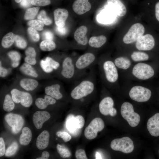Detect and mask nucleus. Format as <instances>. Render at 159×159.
<instances>
[{
    "label": "nucleus",
    "mask_w": 159,
    "mask_h": 159,
    "mask_svg": "<svg viewBox=\"0 0 159 159\" xmlns=\"http://www.w3.org/2000/svg\"><path fill=\"white\" fill-rule=\"evenodd\" d=\"M74 82L70 96L75 100H83L82 98L92 94L96 87L95 75L92 69Z\"/></svg>",
    "instance_id": "obj_1"
},
{
    "label": "nucleus",
    "mask_w": 159,
    "mask_h": 159,
    "mask_svg": "<svg viewBox=\"0 0 159 159\" xmlns=\"http://www.w3.org/2000/svg\"><path fill=\"white\" fill-rule=\"evenodd\" d=\"M95 55L90 52H87L75 59L74 65L78 80L86 74V71L96 63Z\"/></svg>",
    "instance_id": "obj_2"
},
{
    "label": "nucleus",
    "mask_w": 159,
    "mask_h": 159,
    "mask_svg": "<svg viewBox=\"0 0 159 159\" xmlns=\"http://www.w3.org/2000/svg\"><path fill=\"white\" fill-rule=\"evenodd\" d=\"M75 59L67 56L61 62L59 74L65 80L72 82L78 80L77 74L74 65Z\"/></svg>",
    "instance_id": "obj_3"
},
{
    "label": "nucleus",
    "mask_w": 159,
    "mask_h": 159,
    "mask_svg": "<svg viewBox=\"0 0 159 159\" xmlns=\"http://www.w3.org/2000/svg\"><path fill=\"white\" fill-rule=\"evenodd\" d=\"M121 113L122 117L132 127L137 126L140 120V116L134 112L133 106L130 103L124 102L121 107Z\"/></svg>",
    "instance_id": "obj_4"
},
{
    "label": "nucleus",
    "mask_w": 159,
    "mask_h": 159,
    "mask_svg": "<svg viewBox=\"0 0 159 159\" xmlns=\"http://www.w3.org/2000/svg\"><path fill=\"white\" fill-rule=\"evenodd\" d=\"M110 147L114 150L121 151L125 153H131L134 149L132 141L127 137L114 139L111 143Z\"/></svg>",
    "instance_id": "obj_5"
},
{
    "label": "nucleus",
    "mask_w": 159,
    "mask_h": 159,
    "mask_svg": "<svg viewBox=\"0 0 159 159\" xmlns=\"http://www.w3.org/2000/svg\"><path fill=\"white\" fill-rule=\"evenodd\" d=\"M105 124L103 120L100 118L96 117L93 119L84 131V135L86 138L92 140L96 137L97 133L104 129Z\"/></svg>",
    "instance_id": "obj_6"
},
{
    "label": "nucleus",
    "mask_w": 159,
    "mask_h": 159,
    "mask_svg": "<svg viewBox=\"0 0 159 159\" xmlns=\"http://www.w3.org/2000/svg\"><path fill=\"white\" fill-rule=\"evenodd\" d=\"M133 74L138 79L142 80L148 79L154 75V71L150 65L144 63H138L134 67Z\"/></svg>",
    "instance_id": "obj_7"
},
{
    "label": "nucleus",
    "mask_w": 159,
    "mask_h": 159,
    "mask_svg": "<svg viewBox=\"0 0 159 159\" xmlns=\"http://www.w3.org/2000/svg\"><path fill=\"white\" fill-rule=\"evenodd\" d=\"M151 95V91L147 88L140 86L133 87L129 92V95L132 100L139 102L147 101Z\"/></svg>",
    "instance_id": "obj_8"
},
{
    "label": "nucleus",
    "mask_w": 159,
    "mask_h": 159,
    "mask_svg": "<svg viewBox=\"0 0 159 159\" xmlns=\"http://www.w3.org/2000/svg\"><path fill=\"white\" fill-rule=\"evenodd\" d=\"M144 32V27L142 24L135 23L130 28L124 37L123 41L124 43L126 44L133 43L143 35Z\"/></svg>",
    "instance_id": "obj_9"
},
{
    "label": "nucleus",
    "mask_w": 159,
    "mask_h": 159,
    "mask_svg": "<svg viewBox=\"0 0 159 159\" xmlns=\"http://www.w3.org/2000/svg\"><path fill=\"white\" fill-rule=\"evenodd\" d=\"M11 93L13 101L16 103H20L23 106L25 107H29L32 103V97L28 92L14 88L11 90Z\"/></svg>",
    "instance_id": "obj_10"
},
{
    "label": "nucleus",
    "mask_w": 159,
    "mask_h": 159,
    "mask_svg": "<svg viewBox=\"0 0 159 159\" xmlns=\"http://www.w3.org/2000/svg\"><path fill=\"white\" fill-rule=\"evenodd\" d=\"M114 62L108 60L103 62L102 67L106 80L109 82H115L118 78V73Z\"/></svg>",
    "instance_id": "obj_11"
},
{
    "label": "nucleus",
    "mask_w": 159,
    "mask_h": 159,
    "mask_svg": "<svg viewBox=\"0 0 159 159\" xmlns=\"http://www.w3.org/2000/svg\"><path fill=\"white\" fill-rule=\"evenodd\" d=\"M4 119L8 125L11 127L12 132L16 134L21 129L24 124L22 117L18 114L9 113L4 117Z\"/></svg>",
    "instance_id": "obj_12"
},
{
    "label": "nucleus",
    "mask_w": 159,
    "mask_h": 159,
    "mask_svg": "<svg viewBox=\"0 0 159 159\" xmlns=\"http://www.w3.org/2000/svg\"><path fill=\"white\" fill-rule=\"evenodd\" d=\"M155 45V39L152 34H147L140 37L136 41V47L139 50L147 51L152 49Z\"/></svg>",
    "instance_id": "obj_13"
},
{
    "label": "nucleus",
    "mask_w": 159,
    "mask_h": 159,
    "mask_svg": "<svg viewBox=\"0 0 159 159\" xmlns=\"http://www.w3.org/2000/svg\"><path fill=\"white\" fill-rule=\"evenodd\" d=\"M61 62H59L53 58L47 57L40 61V66L43 70L47 73H50L54 71L60 69Z\"/></svg>",
    "instance_id": "obj_14"
},
{
    "label": "nucleus",
    "mask_w": 159,
    "mask_h": 159,
    "mask_svg": "<svg viewBox=\"0 0 159 159\" xmlns=\"http://www.w3.org/2000/svg\"><path fill=\"white\" fill-rule=\"evenodd\" d=\"M147 126L148 130L151 135L159 136V113H156L148 120Z\"/></svg>",
    "instance_id": "obj_15"
},
{
    "label": "nucleus",
    "mask_w": 159,
    "mask_h": 159,
    "mask_svg": "<svg viewBox=\"0 0 159 159\" xmlns=\"http://www.w3.org/2000/svg\"><path fill=\"white\" fill-rule=\"evenodd\" d=\"M73 11L78 15H82L88 11L91 5L88 0H76L72 5Z\"/></svg>",
    "instance_id": "obj_16"
},
{
    "label": "nucleus",
    "mask_w": 159,
    "mask_h": 159,
    "mask_svg": "<svg viewBox=\"0 0 159 159\" xmlns=\"http://www.w3.org/2000/svg\"><path fill=\"white\" fill-rule=\"evenodd\" d=\"M50 115L46 111H37L34 114L32 120L33 123L38 129H40L43 123L48 120L50 117Z\"/></svg>",
    "instance_id": "obj_17"
},
{
    "label": "nucleus",
    "mask_w": 159,
    "mask_h": 159,
    "mask_svg": "<svg viewBox=\"0 0 159 159\" xmlns=\"http://www.w3.org/2000/svg\"><path fill=\"white\" fill-rule=\"evenodd\" d=\"M54 14L56 25L61 27H64L69 15L68 11L65 9L58 8L54 11Z\"/></svg>",
    "instance_id": "obj_18"
},
{
    "label": "nucleus",
    "mask_w": 159,
    "mask_h": 159,
    "mask_svg": "<svg viewBox=\"0 0 159 159\" xmlns=\"http://www.w3.org/2000/svg\"><path fill=\"white\" fill-rule=\"evenodd\" d=\"M107 3L113 11L119 16H123L126 14V7L120 0H107Z\"/></svg>",
    "instance_id": "obj_19"
},
{
    "label": "nucleus",
    "mask_w": 159,
    "mask_h": 159,
    "mask_svg": "<svg viewBox=\"0 0 159 159\" xmlns=\"http://www.w3.org/2000/svg\"><path fill=\"white\" fill-rule=\"evenodd\" d=\"M62 86L59 83L53 84L46 87L44 89L46 95H48L56 100L62 99L63 96L61 92Z\"/></svg>",
    "instance_id": "obj_20"
},
{
    "label": "nucleus",
    "mask_w": 159,
    "mask_h": 159,
    "mask_svg": "<svg viewBox=\"0 0 159 159\" xmlns=\"http://www.w3.org/2000/svg\"><path fill=\"white\" fill-rule=\"evenodd\" d=\"M87 28L82 25L78 27L74 34V38L78 44L82 46L86 45L88 43V39L86 35Z\"/></svg>",
    "instance_id": "obj_21"
},
{
    "label": "nucleus",
    "mask_w": 159,
    "mask_h": 159,
    "mask_svg": "<svg viewBox=\"0 0 159 159\" xmlns=\"http://www.w3.org/2000/svg\"><path fill=\"white\" fill-rule=\"evenodd\" d=\"M114 104L113 100L110 97H107L103 98L99 104L100 112L104 115H109L110 111L113 107Z\"/></svg>",
    "instance_id": "obj_22"
},
{
    "label": "nucleus",
    "mask_w": 159,
    "mask_h": 159,
    "mask_svg": "<svg viewBox=\"0 0 159 159\" xmlns=\"http://www.w3.org/2000/svg\"><path fill=\"white\" fill-rule=\"evenodd\" d=\"M49 134L46 130L43 131L37 137L36 145L37 148L41 150L46 148L49 143Z\"/></svg>",
    "instance_id": "obj_23"
},
{
    "label": "nucleus",
    "mask_w": 159,
    "mask_h": 159,
    "mask_svg": "<svg viewBox=\"0 0 159 159\" xmlns=\"http://www.w3.org/2000/svg\"><path fill=\"white\" fill-rule=\"evenodd\" d=\"M19 85L24 90L27 91H32L36 89L39 83L36 80L31 78H24L20 81Z\"/></svg>",
    "instance_id": "obj_24"
},
{
    "label": "nucleus",
    "mask_w": 159,
    "mask_h": 159,
    "mask_svg": "<svg viewBox=\"0 0 159 159\" xmlns=\"http://www.w3.org/2000/svg\"><path fill=\"white\" fill-rule=\"evenodd\" d=\"M56 102V100L46 95L44 98H38L37 99L35 104L38 108L43 109L46 108L48 105H54Z\"/></svg>",
    "instance_id": "obj_25"
},
{
    "label": "nucleus",
    "mask_w": 159,
    "mask_h": 159,
    "mask_svg": "<svg viewBox=\"0 0 159 159\" xmlns=\"http://www.w3.org/2000/svg\"><path fill=\"white\" fill-rule=\"evenodd\" d=\"M107 38L104 35L93 36L89 39L88 43L92 47L98 48L102 47L106 42Z\"/></svg>",
    "instance_id": "obj_26"
},
{
    "label": "nucleus",
    "mask_w": 159,
    "mask_h": 159,
    "mask_svg": "<svg viewBox=\"0 0 159 159\" xmlns=\"http://www.w3.org/2000/svg\"><path fill=\"white\" fill-rule=\"evenodd\" d=\"M32 66L25 62L20 66L19 70L25 75L34 78H37L38 76V74Z\"/></svg>",
    "instance_id": "obj_27"
},
{
    "label": "nucleus",
    "mask_w": 159,
    "mask_h": 159,
    "mask_svg": "<svg viewBox=\"0 0 159 159\" xmlns=\"http://www.w3.org/2000/svg\"><path fill=\"white\" fill-rule=\"evenodd\" d=\"M32 133L30 129L27 127L22 129V133L20 136L19 142L22 145H26L31 141L32 138Z\"/></svg>",
    "instance_id": "obj_28"
},
{
    "label": "nucleus",
    "mask_w": 159,
    "mask_h": 159,
    "mask_svg": "<svg viewBox=\"0 0 159 159\" xmlns=\"http://www.w3.org/2000/svg\"><path fill=\"white\" fill-rule=\"evenodd\" d=\"M25 62L32 65H35L37 63L36 53L34 49L32 47H29L25 51Z\"/></svg>",
    "instance_id": "obj_29"
},
{
    "label": "nucleus",
    "mask_w": 159,
    "mask_h": 159,
    "mask_svg": "<svg viewBox=\"0 0 159 159\" xmlns=\"http://www.w3.org/2000/svg\"><path fill=\"white\" fill-rule=\"evenodd\" d=\"M114 62L118 68L124 69H126L129 68L131 64L129 59L123 57H120L116 58Z\"/></svg>",
    "instance_id": "obj_30"
},
{
    "label": "nucleus",
    "mask_w": 159,
    "mask_h": 159,
    "mask_svg": "<svg viewBox=\"0 0 159 159\" xmlns=\"http://www.w3.org/2000/svg\"><path fill=\"white\" fill-rule=\"evenodd\" d=\"M16 35L12 32H9L5 35L3 38L1 45L4 48L10 47L15 42Z\"/></svg>",
    "instance_id": "obj_31"
},
{
    "label": "nucleus",
    "mask_w": 159,
    "mask_h": 159,
    "mask_svg": "<svg viewBox=\"0 0 159 159\" xmlns=\"http://www.w3.org/2000/svg\"><path fill=\"white\" fill-rule=\"evenodd\" d=\"M8 55L11 61V65L14 68L17 67L19 65L21 59L20 54L16 51H11L8 53Z\"/></svg>",
    "instance_id": "obj_32"
},
{
    "label": "nucleus",
    "mask_w": 159,
    "mask_h": 159,
    "mask_svg": "<svg viewBox=\"0 0 159 159\" xmlns=\"http://www.w3.org/2000/svg\"><path fill=\"white\" fill-rule=\"evenodd\" d=\"M14 102L12 97L9 94H6L5 96L3 102V109L8 112L12 111L15 107Z\"/></svg>",
    "instance_id": "obj_33"
},
{
    "label": "nucleus",
    "mask_w": 159,
    "mask_h": 159,
    "mask_svg": "<svg viewBox=\"0 0 159 159\" xmlns=\"http://www.w3.org/2000/svg\"><path fill=\"white\" fill-rule=\"evenodd\" d=\"M98 18V20L101 22L107 24L112 21L114 19V16L110 11H106L100 13Z\"/></svg>",
    "instance_id": "obj_34"
},
{
    "label": "nucleus",
    "mask_w": 159,
    "mask_h": 159,
    "mask_svg": "<svg viewBox=\"0 0 159 159\" xmlns=\"http://www.w3.org/2000/svg\"><path fill=\"white\" fill-rule=\"evenodd\" d=\"M40 47L42 51H51L55 49L56 44L52 40H44L41 43Z\"/></svg>",
    "instance_id": "obj_35"
},
{
    "label": "nucleus",
    "mask_w": 159,
    "mask_h": 159,
    "mask_svg": "<svg viewBox=\"0 0 159 159\" xmlns=\"http://www.w3.org/2000/svg\"><path fill=\"white\" fill-rule=\"evenodd\" d=\"M131 58L134 61L138 62L148 60L149 55L144 52H135L131 55Z\"/></svg>",
    "instance_id": "obj_36"
},
{
    "label": "nucleus",
    "mask_w": 159,
    "mask_h": 159,
    "mask_svg": "<svg viewBox=\"0 0 159 159\" xmlns=\"http://www.w3.org/2000/svg\"><path fill=\"white\" fill-rule=\"evenodd\" d=\"M39 9V7H35L27 9L25 13L24 18L25 20H31L35 18Z\"/></svg>",
    "instance_id": "obj_37"
},
{
    "label": "nucleus",
    "mask_w": 159,
    "mask_h": 159,
    "mask_svg": "<svg viewBox=\"0 0 159 159\" xmlns=\"http://www.w3.org/2000/svg\"><path fill=\"white\" fill-rule=\"evenodd\" d=\"M57 151L60 156L62 158L70 157L71 155L69 150L64 146L58 144L57 146Z\"/></svg>",
    "instance_id": "obj_38"
},
{
    "label": "nucleus",
    "mask_w": 159,
    "mask_h": 159,
    "mask_svg": "<svg viewBox=\"0 0 159 159\" xmlns=\"http://www.w3.org/2000/svg\"><path fill=\"white\" fill-rule=\"evenodd\" d=\"M18 145L17 143L15 141L13 142L6 151L5 155L7 157H9L14 155L17 151Z\"/></svg>",
    "instance_id": "obj_39"
},
{
    "label": "nucleus",
    "mask_w": 159,
    "mask_h": 159,
    "mask_svg": "<svg viewBox=\"0 0 159 159\" xmlns=\"http://www.w3.org/2000/svg\"><path fill=\"white\" fill-rule=\"evenodd\" d=\"M28 24L31 27L36 30L41 31L43 29L44 23L39 19H35L29 21Z\"/></svg>",
    "instance_id": "obj_40"
},
{
    "label": "nucleus",
    "mask_w": 159,
    "mask_h": 159,
    "mask_svg": "<svg viewBox=\"0 0 159 159\" xmlns=\"http://www.w3.org/2000/svg\"><path fill=\"white\" fill-rule=\"evenodd\" d=\"M37 19L47 25H49L52 23L51 19L47 16L46 12L43 10L40 11L37 16Z\"/></svg>",
    "instance_id": "obj_41"
},
{
    "label": "nucleus",
    "mask_w": 159,
    "mask_h": 159,
    "mask_svg": "<svg viewBox=\"0 0 159 159\" xmlns=\"http://www.w3.org/2000/svg\"><path fill=\"white\" fill-rule=\"evenodd\" d=\"M15 42L16 47L20 49H24L27 46L26 41L21 37L18 35H16Z\"/></svg>",
    "instance_id": "obj_42"
},
{
    "label": "nucleus",
    "mask_w": 159,
    "mask_h": 159,
    "mask_svg": "<svg viewBox=\"0 0 159 159\" xmlns=\"http://www.w3.org/2000/svg\"><path fill=\"white\" fill-rule=\"evenodd\" d=\"M27 31L30 38L33 41L37 42L39 41L40 38L39 35L35 29L29 27Z\"/></svg>",
    "instance_id": "obj_43"
},
{
    "label": "nucleus",
    "mask_w": 159,
    "mask_h": 159,
    "mask_svg": "<svg viewBox=\"0 0 159 159\" xmlns=\"http://www.w3.org/2000/svg\"><path fill=\"white\" fill-rule=\"evenodd\" d=\"M74 119L77 129H81L83 127L85 121L84 117L82 116L78 115L74 117Z\"/></svg>",
    "instance_id": "obj_44"
},
{
    "label": "nucleus",
    "mask_w": 159,
    "mask_h": 159,
    "mask_svg": "<svg viewBox=\"0 0 159 159\" xmlns=\"http://www.w3.org/2000/svg\"><path fill=\"white\" fill-rule=\"evenodd\" d=\"M56 135L62 138L65 142L69 141L72 138L71 136L68 133L64 131H58L56 133Z\"/></svg>",
    "instance_id": "obj_45"
},
{
    "label": "nucleus",
    "mask_w": 159,
    "mask_h": 159,
    "mask_svg": "<svg viewBox=\"0 0 159 159\" xmlns=\"http://www.w3.org/2000/svg\"><path fill=\"white\" fill-rule=\"evenodd\" d=\"M32 5L37 6H45L51 3L50 0H31Z\"/></svg>",
    "instance_id": "obj_46"
},
{
    "label": "nucleus",
    "mask_w": 159,
    "mask_h": 159,
    "mask_svg": "<svg viewBox=\"0 0 159 159\" xmlns=\"http://www.w3.org/2000/svg\"><path fill=\"white\" fill-rule=\"evenodd\" d=\"M75 156L77 159H88L85 151L82 149H79L76 151Z\"/></svg>",
    "instance_id": "obj_47"
},
{
    "label": "nucleus",
    "mask_w": 159,
    "mask_h": 159,
    "mask_svg": "<svg viewBox=\"0 0 159 159\" xmlns=\"http://www.w3.org/2000/svg\"><path fill=\"white\" fill-rule=\"evenodd\" d=\"M42 37L44 40H53L54 38L53 33L49 31L44 32L42 34Z\"/></svg>",
    "instance_id": "obj_48"
},
{
    "label": "nucleus",
    "mask_w": 159,
    "mask_h": 159,
    "mask_svg": "<svg viewBox=\"0 0 159 159\" xmlns=\"http://www.w3.org/2000/svg\"><path fill=\"white\" fill-rule=\"evenodd\" d=\"M154 15L156 20L159 23V1H157L155 4Z\"/></svg>",
    "instance_id": "obj_49"
},
{
    "label": "nucleus",
    "mask_w": 159,
    "mask_h": 159,
    "mask_svg": "<svg viewBox=\"0 0 159 159\" xmlns=\"http://www.w3.org/2000/svg\"><path fill=\"white\" fill-rule=\"evenodd\" d=\"M6 152L5 144L3 139L0 138V156H3Z\"/></svg>",
    "instance_id": "obj_50"
},
{
    "label": "nucleus",
    "mask_w": 159,
    "mask_h": 159,
    "mask_svg": "<svg viewBox=\"0 0 159 159\" xmlns=\"http://www.w3.org/2000/svg\"><path fill=\"white\" fill-rule=\"evenodd\" d=\"M0 64V76L1 77H4L8 74V71L6 68L2 66L1 61Z\"/></svg>",
    "instance_id": "obj_51"
},
{
    "label": "nucleus",
    "mask_w": 159,
    "mask_h": 159,
    "mask_svg": "<svg viewBox=\"0 0 159 159\" xmlns=\"http://www.w3.org/2000/svg\"><path fill=\"white\" fill-rule=\"evenodd\" d=\"M56 30L58 34L62 35L65 34L67 31V28L64 26L62 27L57 26L56 28Z\"/></svg>",
    "instance_id": "obj_52"
},
{
    "label": "nucleus",
    "mask_w": 159,
    "mask_h": 159,
    "mask_svg": "<svg viewBox=\"0 0 159 159\" xmlns=\"http://www.w3.org/2000/svg\"><path fill=\"white\" fill-rule=\"evenodd\" d=\"M31 0H22L20 3V5L24 8H27L31 6Z\"/></svg>",
    "instance_id": "obj_53"
},
{
    "label": "nucleus",
    "mask_w": 159,
    "mask_h": 159,
    "mask_svg": "<svg viewBox=\"0 0 159 159\" xmlns=\"http://www.w3.org/2000/svg\"><path fill=\"white\" fill-rule=\"evenodd\" d=\"M49 156V153L46 151L43 152L42 154V156L40 157L36 158L37 159H47Z\"/></svg>",
    "instance_id": "obj_54"
},
{
    "label": "nucleus",
    "mask_w": 159,
    "mask_h": 159,
    "mask_svg": "<svg viewBox=\"0 0 159 159\" xmlns=\"http://www.w3.org/2000/svg\"><path fill=\"white\" fill-rule=\"evenodd\" d=\"M117 114L116 110L113 107L110 111L109 115L112 117L115 116Z\"/></svg>",
    "instance_id": "obj_55"
},
{
    "label": "nucleus",
    "mask_w": 159,
    "mask_h": 159,
    "mask_svg": "<svg viewBox=\"0 0 159 159\" xmlns=\"http://www.w3.org/2000/svg\"><path fill=\"white\" fill-rule=\"evenodd\" d=\"M15 1L16 3H19L22 0H15Z\"/></svg>",
    "instance_id": "obj_56"
},
{
    "label": "nucleus",
    "mask_w": 159,
    "mask_h": 159,
    "mask_svg": "<svg viewBox=\"0 0 159 159\" xmlns=\"http://www.w3.org/2000/svg\"></svg>",
    "instance_id": "obj_57"
}]
</instances>
